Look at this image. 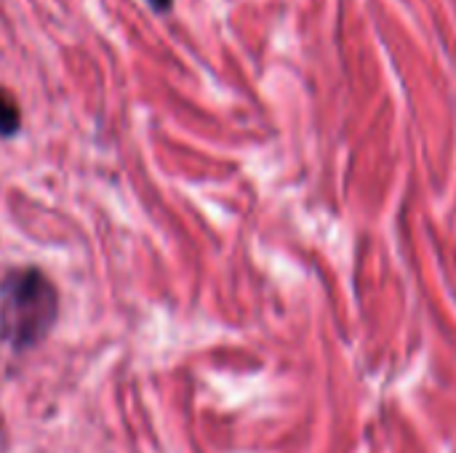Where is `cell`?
Here are the masks:
<instances>
[{
  "instance_id": "7a4b0ae2",
  "label": "cell",
  "mask_w": 456,
  "mask_h": 453,
  "mask_svg": "<svg viewBox=\"0 0 456 453\" xmlns=\"http://www.w3.org/2000/svg\"><path fill=\"white\" fill-rule=\"evenodd\" d=\"M19 125V115L11 107V101L0 93V133H13Z\"/></svg>"
},
{
  "instance_id": "3957f363",
  "label": "cell",
  "mask_w": 456,
  "mask_h": 453,
  "mask_svg": "<svg viewBox=\"0 0 456 453\" xmlns=\"http://www.w3.org/2000/svg\"><path fill=\"white\" fill-rule=\"evenodd\" d=\"M150 3H155V5H158V8H166V5H168V3H171V0H150Z\"/></svg>"
},
{
  "instance_id": "6da1fadb",
  "label": "cell",
  "mask_w": 456,
  "mask_h": 453,
  "mask_svg": "<svg viewBox=\"0 0 456 453\" xmlns=\"http://www.w3.org/2000/svg\"><path fill=\"white\" fill-rule=\"evenodd\" d=\"M56 315V296L53 288L35 272H24L5 286V304H3V331L5 336L27 347L37 342Z\"/></svg>"
}]
</instances>
